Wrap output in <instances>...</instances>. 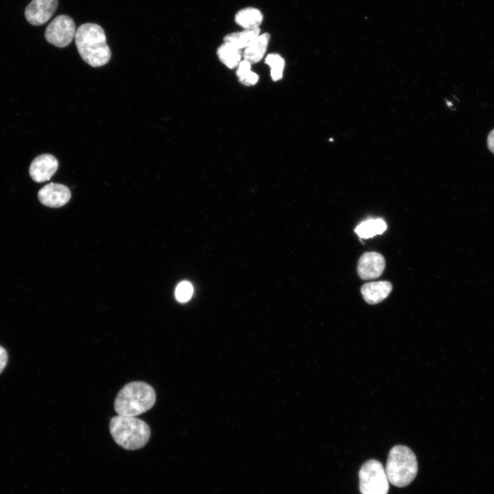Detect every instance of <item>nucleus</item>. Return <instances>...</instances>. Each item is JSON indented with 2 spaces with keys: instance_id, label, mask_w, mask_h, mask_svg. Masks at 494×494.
Returning a JSON list of instances; mask_svg holds the SVG:
<instances>
[{
  "instance_id": "obj_17",
  "label": "nucleus",
  "mask_w": 494,
  "mask_h": 494,
  "mask_svg": "<svg viewBox=\"0 0 494 494\" xmlns=\"http://www.w3.org/2000/svg\"><path fill=\"white\" fill-rule=\"evenodd\" d=\"M265 63L271 69L270 75L273 81H279L283 77L285 67L284 59L277 54H270L265 59Z\"/></svg>"
},
{
  "instance_id": "obj_20",
  "label": "nucleus",
  "mask_w": 494,
  "mask_h": 494,
  "mask_svg": "<svg viewBox=\"0 0 494 494\" xmlns=\"http://www.w3.org/2000/svg\"><path fill=\"white\" fill-rule=\"evenodd\" d=\"M251 64L247 60H242L239 62L236 74L239 78L244 76L250 71Z\"/></svg>"
},
{
  "instance_id": "obj_4",
  "label": "nucleus",
  "mask_w": 494,
  "mask_h": 494,
  "mask_svg": "<svg viewBox=\"0 0 494 494\" xmlns=\"http://www.w3.org/2000/svg\"><path fill=\"white\" fill-rule=\"evenodd\" d=\"M385 471L392 485L397 487L408 486L414 480L418 471L415 454L406 446H394L388 454Z\"/></svg>"
},
{
  "instance_id": "obj_14",
  "label": "nucleus",
  "mask_w": 494,
  "mask_h": 494,
  "mask_svg": "<svg viewBox=\"0 0 494 494\" xmlns=\"http://www.w3.org/2000/svg\"><path fill=\"white\" fill-rule=\"evenodd\" d=\"M259 35V27L244 29L241 32L227 34L224 38V42L231 44L239 49H242L247 47Z\"/></svg>"
},
{
  "instance_id": "obj_15",
  "label": "nucleus",
  "mask_w": 494,
  "mask_h": 494,
  "mask_svg": "<svg viewBox=\"0 0 494 494\" xmlns=\"http://www.w3.org/2000/svg\"><path fill=\"white\" fill-rule=\"evenodd\" d=\"M386 228V223L383 219H368L358 224L355 232L360 238L368 239L382 234Z\"/></svg>"
},
{
  "instance_id": "obj_9",
  "label": "nucleus",
  "mask_w": 494,
  "mask_h": 494,
  "mask_svg": "<svg viewBox=\"0 0 494 494\" xmlns=\"http://www.w3.org/2000/svg\"><path fill=\"white\" fill-rule=\"evenodd\" d=\"M386 266L384 256L377 252H366L360 258L357 273L364 280L373 279L383 273Z\"/></svg>"
},
{
  "instance_id": "obj_12",
  "label": "nucleus",
  "mask_w": 494,
  "mask_h": 494,
  "mask_svg": "<svg viewBox=\"0 0 494 494\" xmlns=\"http://www.w3.org/2000/svg\"><path fill=\"white\" fill-rule=\"evenodd\" d=\"M270 36L268 33H263L257 37L243 53L245 60L250 64L259 62L263 57L270 41Z\"/></svg>"
},
{
  "instance_id": "obj_7",
  "label": "nucleus",
  "mask_w": 494,
  "mask_h": 494,
  "mask_svg": "<svg viewBox=\"0 0 494 494\" xmlns=\"http://www.w3.org/2000/svg\"><path fill=\"white\" fill-rule=\"evenodd\" d=\"M57 5L58 0H32L25 8V19L33 25H43L53 16Z\"/></svg>"
},
{
  "instance_id": "obj_6",
  "label": "nucleus",
  "mask_w": 494,
  "mask_h": 494,
  "mask_svg": "<svg viewBox=\"0 0 494 494\" xmlns=\"http://www.w3.org/2000/svg\"><path fill=\"white\" fill-rule=\"evenodd\" d=\"M76 30L73 20L69 16H57L47 26L45 37L47 42L58 47L69 45L75 37Z\"/></svg>"
},
{
  "instance_id": "obj_5",
  "label": "nucleus",
  "mask_w": 494,
  "mask_h": 494,
  "mask_svg": "<svg viewBox=\"0 0 494 494\" xmlns=\"http://www.w3.org/2000/svg\"><path fill=\"white\" fill-rule=\"evenodd\" d=\"M362 494H387L389 481L382 464L377 460L364 462L359 471Z\"/></svg>"
},
{
  "instance_id": "obj_3",
  "label": "nucleus",
  "mask_w": 494,
  "mask_h": 494,
  "mask_svg": "<svg viewBox=\"0 0 494 494\" xmlns=\"http://www.w3.org/2000/svg\"><path fill=\"white\" fill-rule=\"evenodd\" d=\"M109 430L115 443L127 450L143 447L151 434L150 427L141 419L121 415L111 419Z\"/></svg>"
},
{
  "instance_id": "obj_16",
  "label": "nucleus",
  "mask_w": 494,
  "mask_h": 494,
  "mask_svg": "<svg viewBox=\"0 0 494 494\" xmlns=\"http://www.w3.org/2000/svg\"><path fill=\"white\" fill-rule=\"evenodd\" d=\"M220 60L229 69L238 67L242 61V51L227 43L222 44L217 50Z\"/></svg>"
},
{
  "instance_id": "obj_13",
  "label": "nucleus",
  "mask_w": 494,
  "mask_h": 494,
  "mask_svg": "<svg viewBox=\"0 0 494 494\" xmlns=\"http://www.w3.org/2000/svg\"><path fill=\"white\" fill-rule=\"evenodd\" d=\"M263 19V14L259 9L248 7L237 12L235 21L244 29H255L259 27Z\"/></svg>"
},
{
  "instance_id": "obj_19",
  "label": "nucleus",
  "mask_w": 494,
  "mask_h": 494,
  "mask_svg": "<svg viewBox=\"0 0 494 494\" xmlns=\"http://www.w3.org/2000/svg\"><path fill=\"white\" fill-rule=\"evenodd\" d=\"M258 80V75L251 71L244 76L239 78V82L246 86L254 85L257 82Z\"/></svg>"
},
{
  "instance_id": "obj_21",
  "label": "nucleus",
  "mask_w": 494,
  "mask_h": 494,
  "mask_svg": "<svg viewBox=\"0 0 494 494\" xmlns=\"http://www.w3.org/2000/svg\"><path fill=\"white\" fill-rule=\"evenodd\" d=\"M8 362V353L5 349L0 346V373H2L3 369L7 365Z\"/></svg>"
},
{
  "instance_id": "obj_2",
  "label": "nucleus",
  "mask_w": 494,
  "mask_h": 494,
  "mask_svg": "<svg viewBox=\"0 0 494 494\" xmlns=\"http://www.w3.org/2000/svg\"><path fill=\"white\" fill-rule=\"evenodd\" d=\"M156 401L154 388L143 381L126 384L115 399L114 408L118 415L135 417L150 409Z\"/></svg>"
},
{
  "instance_id": "obj_22",
  "label": "nucleus",
  "mask_w": 494,
  "mask_h": 494,
  "mask_svg": "<svg viewBox=\"0 0 494 494\" xmlns=\"http://www.w3.org/2000/svg\"><path fill=\"white\" fill-rule=\"evenodd\" d=\"M487 143L489 149L494 154V130L489 133Z\"/></svg>"
},
{
  "instance_id": "obj_10",
  "label": "nucleus",
  "mask_w": 494,
  "mask_h": 494,
  "mask_svg": "<svg viewBox=\"0 0 494 494\" xmlns=\"http://www.w3.org/2000/svg\"><path fill=\"white\" fill-rule=\"evenodd\" d=\"M58 167L56 158L49 154H43L32 162L29 173L31 178L37 183L49 180Z\"/></svg>"
},
{
  "instance_id": "obj_1",
  "label": "nucleus",
  "mask_w": 494,
  "mask_h": 494,
  "mask_svg": "<svg viewBox=\"0 0 494 494\" xmlns=\"http://www.w3.org/2000/svg\"><path fill=\"white\" fill-rule=\"evenodd\" d=\"M75 41L81 58L90 66L102 67L109 61L111 52L100 25L91 23L81 25L75 32Z\"/></svg>"
},
{
  "instance_id": "obj_18",
  "label": "nucleus",
  "mask_w": 494,
  "mask_h": 494,
  "mask_svg": "<svg viewBox=\"0 0 494 494\" xmlns=\"http://www.w3.org/2000/svg\"><path fill=\"white\" fill-rule=\"evenodd\" d=\"M193 292L192 285L188 281H182L176 287L175 296L181 303L188 301Z\"/></svg>"
},
{
  "instance_id": "obj_11",
  "label": "nucleus",
  "mask_w": 494,
  "mask_h": 494,
  "mask_svg": "<svg viewBox=\"0 0 494 494\" xmlns=\"http://www.w3.org/2000/svg\"><path fill=\"white\" fill-rule=\"evenodd\" d=\"M392 289V285L389 281H373L364 284L361 293L367 303L375 305L387 298Z\"/></svg>"
},
{
  "instance_id": "obj_8",
  "label": "nucleus",
  "mask_w": 494,
  "mask_h": 494,
  "mask_svg": "<svg viewBox=\"0 0 494 494\" xmlns=\"http://www.w3.org/2000/svg\"><path fill=\"white\" fill-rule=\"evenodd\" d=\"M38 198L43 204L58 208L64 206L69 201L71 191L64 185L51 183L38 191Z\"/></svg>"
}]
</instances>
